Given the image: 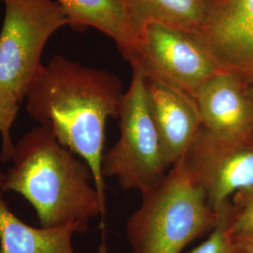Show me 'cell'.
Returning <instances> with one entry per match:
<instances>
[{
    "mask_svg": "<svg viewBox=\"0 0 253 253\" xmlns=\"http://www.w3.org/2000/svg\"><path fill=\"white\" fill-rule=\"evenodd\" d=\"M181 161L215 212L253 188V134L229 137L201 127Z\"/></svg>",
    "mask_w": 253,
    "mask_h": 253,
    "instance_id": "7",
    "label": "cell"
},
{
    "mask_svg": "<svg viewBox=\"0 0 253 253\" xmlns=\"http://www.w3.org/2000/svg\"><path fill=\"white\" fill-rule=\"evenodd\" d=\"M230 222L235 240L253 235V188L233 196L230 202Z\"/></svg>",
    "mask_w": 253,
    "mask_h": 253,
    "instance_id": "15",
    "label": "cell"
},
{
    "mask_svg": "<svg viewBox=\"0 0 253 253\" xmlns=\"http://www.w3.org/2000/svg\"><path fill=\"white\" fill-rule=\"evenodd\" d=\"M20 105L17 100L0 91V162L2 163H9L11 160L15 144L12 142L10 131L17 118Z\"/></svg>",
    "mask_w": 253,
    "mask_h": 253,
    "instance_id": "16",
    "label": "cell"
},
{
    "mask_svg": "<svg viewBox=\"0 0 253 253\" xmlns=\"http://www.w3.org/2000/svg\"><path fill=\"white\" fill-rule=\"evenodd\" d=\"M1 1H3V0H1Z\"/></svg>",
    "mask_w": 253,
    "mask_h": 253,
    "instance_id": "19",
    "label": "cell"
},
{
    "mask_svg": "<svg viewBox=\"0 0 253 253\" xmlns=\"http://www.w3.org/2000/svg\"><path fill=\"white\" fill-rule=\"evenodd\" d=\"M136 39L151 22L180 27L192 33L199 30L209 0H123ZM137 44V43H136Z\"/></svg>",
    "mask_w": 253,
    "mask_h": 253,
    "instance_id": "13",
    "label": "cell"
},
{
    "mask_svg": "<svg viewBox=\"0 0 253 253\" xmlns=\"http://www.w3.org/2000/svg\"><path fill=\"white\" fill-rule=\"evenodd\" d=\"M0 30V91L21 104L42 69V55L49 39L69 26L55 0H3Z\"/></svg>",
    "mask_w": 253,
    "mask_h": 253,
    "instance_id": "5",
    "label": "cell"
},
{
    "mask_svg": "<svg viewBox=\"0 0 253 253\" xmlns=\"http://www.w3.org/2000/svg\"><path fill=\"white\" fill-rule=\"evenodd\" d=\"M235 253H253V235L236 239Z\"/></svg>",
    "mask_w": 253,
    "mask_h": 253,
    "instance_id": "17",
    "label": "cell"
},
{
    "mask_svg": "<svg viewBox=\"0 0 253 253\" xmlns=\"http://www.w3.org/2000/svg\"><path fill=\"white\" fill-rule=\"evenodd\" d=\"M195 104L202 127L229 137L253 134V100L249 84L235 74L220 72L197 92Z\"/></svg>",
    "mask_w": 253,
    "mask_h": 253,
    "instance_id": "9",
    "label": "cell"
},
{
    "mask_svg": "<svg viewBox=\"0 0 253 253\" xmlns=\"http://www.w3.org/2000/svg\"><path fill=\"white\" fill-rule=\"evenodd\" d=\"M249 92H250V94H251V96H252L253 100V83L251 84H249Z\"/></svg>",
    "mask_w": 253,
    "mask_h": 253,
    "instance_id": "18",
    "label": "cell"
},
{
    "mask_svg": "<svg viewBox=\"0 0 253 253\" xmlns=\"http://www.w3.org/2000/svg\"><path fill=\"white\" fill-rule=\"evenodd\" d=\"M148 108L171 165L179 163L201 130L194 101L158 82L145 80Z\"/></svg>",
    "mask_w": 253,
    "mask_h": 253,
    "instance_id": "10",
    "label": "cell"
},
{
    "mask_svg": "<svg viewBox=\"0 0 253 253\" xmlns=\"http://www.w3.org/2000/svg\"><path fill=\"white\" fill-rule=\"evenodd\" d=\"M118 120L119 138L104 153L102 172L104 177L117 178L122 190L143 194L163 178L171 165L148 108L145 78L134 68L129 87L122 97Z\"/></svg>",
    "mask_w": 253,
    "mask_h": 253,
    "instance_id": "4",
    "label": "cell"
},
{
    "mask_svg": "<svg viewBox=\"0 0 253 253\" xmlns=\"http://www.w3.org/2000/svg\"><path fill=\"white\" fill-rule=\"evenodd\" d=\"M123 94L114 73L54 55L42 65L25 99L29 117L49 126L61 145L88 164L106 210L105 130L109 118L118 119Z\"/></svg>",
    "mask_w": 253,
    "mask_h": 253,
    "instance_id": "1",
    "label": "cell"
},
{
    "mask_svg": "<svg viewBox=\"0 0 253 253\" xmlns=\"http://www.w3.org/2000/svg\"><path fill=\"white\" fill-rule=\"evenodd\" d=\"M221 71L253 83V0H209L194 33Z\"/></svg>",
    "mask_w": 253,
    "mask_h": 253,
    "instance_id": "8",
    "label": "cell"
},
{
    "mask_svg": "<svg viewBox=\"0 0 253 253\" xmlns=\"http://www.w3.org/2000/svg\"><path fill=\"white\" fill-rule=\"evenodd\" d=\"M217 220V212L180 161L142 194L140 207L126 221V238L131 253H181L210 234Z\"/></svg>",
    "mask_w": 253,
    "mask_h": 253,
    "instance_id": "3",
    "label": "cell"
},
{
    "mask_svg": "<svg viewBox=\"0 0 253 253\" xmlns=\"http://www.w3.org/2000/svg\"><path fill=\"white\" fill-rule=\"evenodd\" d=\"M217 214V225L208 239L190 253H235V239L230 222V203L219 209Z\"/></svg>",
    "mask_w": 253,
    "mask_h": 253,
    "instance_id": "14",
    "label": "cell"
},
{
    "mask_svg": "<svg viewBox=\"0 0 253 253\" xmlns=\"http://www.w3.org/2000/svg\"></svg>",
    "mask_w": 253,
    "mask_h": 253,
    "instance_id": "20",
    "label": "cell"
},
{
    "mask_svg": "<svg viewBox=\"0 0 253 253\" xmlns=\"http://www.w3.org/2000/svg\"><path fill=\"white\" fill-rule=\"evenodd\" d=\"M128 62L145 80L170 86L194 102L201 86L223 72L194 33L160 22L143 28Z\"/></svg>",
    "mask_w": 253,
    "mask_h": 253,
    "instance_id": "6",
    "label": "cell"
},
{
    "mask_svg": "<svg viewBox=\"0 0 253 253\" xmlns=\"http://www.w3.org/2000/svg\"><path fill=\"white\" fill-rule=\"evenodd\" d=\"M64 9L69 27L83 32L92 27L113 40L129 61L137 39L123 0H55Z\"/></svg>",
    "mask_w": 253,
    "mask_h": 253,
    "instance_id": "12",
    "label": "cell"
},
{
    "mask_svg": "<svg viewBox=\"0 0 253 253\" xmlns=\"http://www.w3.org/2000/svg\"><path fill=\"white\" fill-rule=\"evenodd\" d=\"M3 181L0 171V253H75L73 235L85 233L88 224L77 222L55 229L28 225L3 198Z\"/></svg>",
    "mask_w": 253,
    "mask_h": 253,
    "instance_id": "11",
    "label": "cell"
},
{
    "mask_svg": "<svg viewBox=\"0 0 253 253\" xmlns=\"http://www.w3.org/2000/svg\"><path fill=\"white\" fill-rule=\"evenodd\" d=\"M11 167L2 189L23 196L33 207L40 227L55 229L100 217L104 239L106 209L94 185L90 167L61 145L52 129L39 125L14 145Z\"/></svg>",
    "mask_w": 253,
    "mask_h": 253,
    "instance_id": "2",
    "label": "cell"
}]
</instances>
